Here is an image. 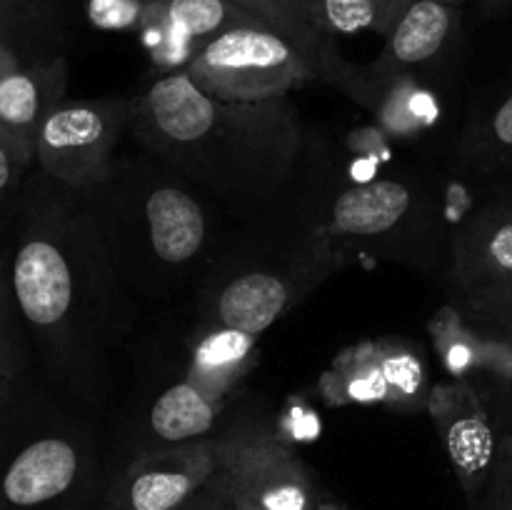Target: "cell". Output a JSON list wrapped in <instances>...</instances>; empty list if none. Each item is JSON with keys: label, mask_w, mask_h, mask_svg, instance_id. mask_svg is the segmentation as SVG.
Returning <instances> with one entry per match:
<instances>
[{"label": "cell", "mask_w": 512, "mask_h": 510, "mask_svg": "<svg viewBox=\"0 0 512 510\" xmlns=\"http://www.w3.org/2000/svg\"><path fill=\"white\" fill-rule=\"evenodd\" d=\"M438 3H445V5H455V8H458V5L463 3V0H438Z\"/></svg>", "instance_id": "cell-32"}, {"label": "cell", "mask_w": 512, "mask_h": 510, "mask_svg": "<svg viewBox=\"0 0 512 510\" xmlns=\"http://www.w3.org/2000/svg\"><path fill=\"white\" fill-rule=\"evenodd\" d=\"M95 458L28 373L0 408V510H93Z\"/></svg>", "instance_id": "cell-3"}, {"label": "cell", "mask_w": 512, "mask_h": 510, "mask_svg": "<svg viewBox=\"0 0 512 510\" xmlns=\"http://www.w3.org/2000/svg\"><path fill=\"white\" fill-rule=\"evenodd\" d=\"M35 23H38V8L33 0H0V48H13L28 60H40L28 53Z\"/></svg>", "instance_id": "cell-23"}, {"label": "cell", "mask_w": 512, "mask_h": 510, "mask_svg": "<svg viewBox=\"0 0 512 510\" xmlns=\"http://www.w3.org/2000/svg\"><path fill=\"white\" fill-rule=\"evenodd\" d=\"M148 243L158 260L180 265L203 250L208 223L198 200L183 188L163 185L153 190L145 203Z\"/></svg>", "instance_id": "cell-12"}, {"label": "cell", "mask_w": 512, "mask_h": 510, "mask_svg": "<svg viewBox=\"0 0 512 510\" xmlns=\"http://www.w3.org/2000/svg\"><path fill=\"white\" fill-rule=\"evenodd\" d=\"M220 478L238 510H318L323 503L295 450L268 435L220 443Z\"/></svg>", "instance_id": "cell-6"}, {"label": "cell", "mask_w": 512, "mask_h": 510, "mask_svg": "<svg viewBox=\"0 0 512 510\" xmlns=\"http://www.w3.org/2000/svg\"><path fill=\"white\" fill-rule=\"evenodd\" d=\"M465 303H468L473 318L483 323L490 333H498L512 340V288L465 298Z\"/></svg>", "instance_id": "cell-26"}, {"label": "cell", "mask_w": 512, "mask_h": 510, "mask_svg": "<svg viewBox=\"0 0 512 510\" xmlns=\"http://www.w3.org/2000/svg\"><path fill=\"white\" fill-rule=\"evenodd\" d=\"M413 193L398 180H373L343 190L333 203L330 230L350 238L390 233L408 215Z\"/></svg>", "instance_id": "cell-15"}, {"label": "cell", "mask_w": 512, "mask_h": 510, "mask_svg": "<svg viewBox=\"0 0 512 510\" xmlns=\"http://www.w3.org/2000/svg\"><path fill=\"white\" fill-rule=\"evenodd\" d=\"M473 510H512V433L503 430L493 470L473 500Z\"/></svg>", "instance_id": "cell-22"}, {"label": "cell", "mask_w": 512, "mask_h": 510, "mask_svg": "<svg viewBox=\"0 0 512 510\" xmlns=\"http://www.w3.org/2000/svg\"><path fill=\"white\" fill-rule=\"evenodd\" d=\"M498 383H500V388L495 395H500L498 398L500 420H503V425H505L503 430H510L512 433V365L508 368V373L500 375Z\"/></svg>", "instance_id": "cell-29"}, {"label": "cell", "mask_w": 512, "mask_h": 510, "mask_svg": "<svg viewBox=\"0 0 512 510\" xmlns=\"http://www.w3.org/2000/svg\"><path fill=\"white\" fill-rule=\"evenodd\" d=\"M30 335L15 305L5 255H0V408L13 395L30 363Z\"/></svg>", "instance_id": "cell-19"}, {"label": "cell", "mask_w": 512, "mask_h": 510, "mask_svg": "<svg viewBox=\"0 0 512 510\" xmlns=\"http://www.w3.org/2000/svg\"><path fill=\"white\" fill-rule=\"evenodd\" d=\"M78 195L48 175H28L3 250L30 345L65 385L78 380L108 268L98 223Z\"/></svg>", "instance_id": "cell-1"}, {"label": "cell", "mask_w": 512, "mask_h": 510, "mask_svg": "<svg viewBox=\"0 0 512 510\" xmlns=\"http://www.w3.org/2000/svg\"><path fill=\"white\" fill-rule=\"evenodd\" d=\"M140 140L178 168L218 188H260L293 155V120L270 103H225L188 70L155 80L135 110Z\"/></svg>", "instance_id": "cell-2"}, {"label": "cell", "mask_w": 512, "mask_h": 510, "mask_svg": "<svg viewBox=\"0 0 512 510\" xmlns=\"http://www.w3.org/2000/svg\"><path fill=\"white\" fill-rule=\"evenodd\" d=\"M512 0H485V8L490 10V13H495V10L505 8V5H510Z\"/></svg>", "instance_id": "cell-30"}, {"label": "cell", "mask_w": 512, "mask_h": 510, "mask_svg": "<svg viewBox=\"0 0 512 510\" xmlns=\"http://www.w3.org/2000/svg\"><path fill=\"white\" fill-rule=\"evenodd\" d=\"M133 118L128 100H65L40 128L35 165L63 188L90 193L113 175L115 145Z\"/></svg>", "instance_id": "cell-5"}, {"label": "cell", "mask_w": 512, "mask_h": 510, "mask_svg": "<svg viewBox=\"0 0 512 510\" xmlns=\"http://www.w3.org/2000/svg\"><path fill=\"white\" fill-rule=\"evenodd\" d=\"M510 168H512V163H510Z\"/></svg>", "instance_id": "cell-33"}, {"label": "cell", "mask_w": 512, "mask_h": 510, "mask_svg": "<svg viewBox=\"0 0 512 510\" xmlns=\"http://www.w3.org/2000/svg\"><path fill=\"white\" fill-rule=\"evenodd\" d=\"M318 510H348V508H343V505L333 503V500H323V503H320V508H318Z\"/></svg>", "instance_id": "cell-31"}, {"label": "cell", "mask_w": 512, "mask_h": 510, "mask_svg": "<svg viewBox=\"0 0 512 510\" xmlns=\"http://www.w3.org/2000/svg\"><path fill=\"white\" fill-rule=\"evenodd\" d=\"M483 153L488 163H512V90L485 123Z\"/></svg>", "instance_id": "cell-25"}, {"label": "cell", "mask_w": 512, "mask_h": 510, "mask_svg": "<svg viewBox=\"0 0 512 510\" xmlns=\"http://www.w3.org/2000/svg\"><path fill=\"white\" fill-rule=\"evenodd\" d=\"M370 353H373L375 365L380 370V378L385 383L388 403L400 405L403 400L420 395V388H423V370H420V360L413 353L390 348L385 343L373 345Z\"/></svg>", "instance_id": "cell-21"}, {"label": "cell", "mask_w": 512, "mask_h": 510, "mask_svg": "<svg viewBox=\"0 0 512 510\" xmlns=\"http://www.w3.org/2000/svg\"><path fill=\"white\" fill-rule=\"evenodd\" d=\"M293 300V288L278 273H245L230 280L215 300V325L245 335H263Z\"/></svg>", "instance_id": "cell-14"}, {"label": "cell", "mask_w": 512, "mask_h": 510, "mask_svg": "<svg viewBox=\"0 0 512 510\" xmlns=\"http://www.w3.org/2000/svg\"><path fill=\"white\" fill-rule=\"evenodd\" d=\"M200 90L225 103H270L318 73L308 55L268 28H235L200 45L185 63Z\"/></svg>", "instance_id": "cell-4"}, {"label": "cell", "mask_w": 512, "mask_h": 510, "mask_svg": "<svg viewBox=\"0 0 512 510\" xmlns=\"http://www.w3.org/2000/svg\"><path fill=\"white\" fill-rule=\"evenodd\" d=\"M148 0H90V18L103 28L143 23Z\"/></svg>", "instance_id": "cell-27"}, {"label": "cell", "mask_w": 512, "mask_h": 510, "mask_svg": "<svg viewBox=\"0 0 512 510\" xmlns=\"http://www.w3.org/2000/svg\"><path fill=\"white\" fill-rule=\"evenodd\" d=\"M258 338L215 325L193 348L190 368L185 378L203 385L205 390L228 398L233 385L245 375L253 363V350Z\"/></svg>", "instance_id": "cell-17"}, {"label": "cell", "mask_w": 512, "mask_h": 510, "mask_svg": "<svg viewBox=\"0 0 512 510\" xmlns=\"http://www.w3.org/2000/svg\"><path fill=\"white\" fill-rule=\"evenodd\" d=\"M220 443L165 445L135 458L105 493V510H188L218 475Z\"/></svg>", "instance_id": "cell-7"}, {"label": "cell", "mask_w": 512, "mask_h": 510, "mask_svg": "<svg viewBox=\"0 0 512 510\" xmlns=\"http://www.w3.org/2000/svg\"><path fill=\"white\" fill-rule=\"evenodd\" d=\"M458 28V8L438 0H413L383 50L378 70L383 75H398L403 70L433 60L448 45Z\"/></svg>", "instance_id": "cell-13"}, {"label": "cell", "mask_w": 512, "mask_h": 510, "mask_svg": "<svg viewBox=\"0 0 512 510\" xmlns=\"http://www.w3.org/2000/svg\"><path fill=\"white\" fill-rule=\"evenodd\" d=\"M428 410L433 415L450 465L473 505L493 470L495 453H498L500 433L495 430L493 415L485 408L473 385L460 378L435 385L428 398Z\"/></svg>", "instance_id": "cell-8"}, {"label": "cell", "mask_w": 512, "mask_h": 510, "mask_svg": "<svg viewBox=\"0 0 512 510\" xmlns=\"http://www.w3.org/2000/svg\"><path fill=\"white\" fill-rule=\"evenodd\" d=\"M413 0H318L328 33H378L388 38Z\"/></svg>", "instance_id": "cell-20"}, {"label": "cell", "mask_w": 512, "mask_h": 510, "mask_svg": "<svg viewBox=\"0 0 512 510\" xmlns=\"http://www.w3.org/2000/svg\"><path fill=\"white\" fill-rule=\"evenodd\" d=\"M455 278L465 298L512 288V203L485 208L460 230Z\"/></svg>", "instance_id": "cell-10"}, {"label": "cell", "mask_w": 512, "mask_h": 510, "mask_svg": "<svg viewBox=\"0 0 512 510\" xmlns=\"http://www.w3.org/2000/svg\"><path fill=\"white\" fill-rule=\"evenodd\" d=\"M65 90L68 65L60 55L0 75V140L25 168L35 163L40 128L65 103Z\"/></svg>", "instance_id": "cell-9"}, {"label": "cell", "mask_w": 512, "mask_h": 510, "mask_svg": "<svg viewBox=\"0 0 512 510\" xmlns=\"http://www.w3.org/2000/svg\"><path fill=\"white\" fill-rule=\"evenodd\" d=\"M268 20L280 35L293 40L315 68L328 63V30L320 20L318 0H230Z\"/></svg>", "instance_id": "cell-18"}, {"label": "cell", "mask_w": 512, "mask_h": 510, "mask_svg": "<svg viewBox=\"0 0 512 510\" xmlns=\"http://www.w3.org/2000/svg\"><path fill=\"white\" fill-rule=\"evenodd\" d=\"M223 403V395L210 393L203 385L185 378L158 395L150 410V428L165 445L198 443L215 428Z\"/></svg>", "instance_id": "cell-16"}, {"label": "cell", "mask_w": 512, "mask_h": 510, "mask_svg": "<svg viewBox=\"0 0 512 510\" xmlns=\"http://www.w3.org/2000/svg\"><path fill=\"white\" fill-rule=\"evenodd\" d=\"M188 510H238V505L230 498L228 488H225L223 478H220V470L218 475L200 490V495L188 505Z\"/></svg>", "instance_id": "cell-28"}, {"label": "cell", "mask_w": 512, "mask_h": 510, "mask_svg": "<svg viewBox=\"0 0 512 510\" xmlns=\"http://www.w3.org/2000/svg\"><path fill=\"white\" fill-rule=\"evenodd\" d=\"M28 170L13 153L8 145L0 140V255H3L5 243H8L10 225H13L15 208H18L20 193L28 180Z\"/></svg>", "instance_id": "cell-24"}, {"label": "cell", "mask_w": 512, "mask_h": 510, "mask_svg": "<svg viewBox=\"0 0 512 510\" xmlns=\"http://www.w3.org/2000/svg\"><path fill=\"white\" fill-rule=\"evenodd\" d=\"M143 25L165 35L168 43H198V48L215 35H223L235 28L275 30L268 20L230 3V0H148Z\"/></svg>", "instance_id": "cell-11"}]
</instances>
